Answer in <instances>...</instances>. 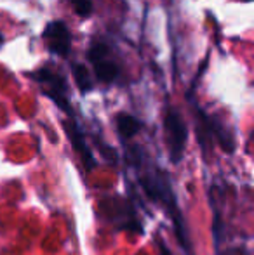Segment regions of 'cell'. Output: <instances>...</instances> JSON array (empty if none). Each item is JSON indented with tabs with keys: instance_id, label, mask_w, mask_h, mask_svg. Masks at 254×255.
I'll return each instance as SVG.
<instances>
[{
	"instance_id": "cell-1",
	"label": "cell",
	"mask_w": 254,
	"mask_h": 255,
	"mask_svg": "<svg viewBox=\"0 0 254 255\" xmlns=\"http://www.w3.org/2000/svg\"><path fill=\"white\" fill-rule=\"evenodd\" d=\"M127 158L131 160L132 165L139 168V182L143 186V191L148 195L150 200H153L155 203L162 205L167 210V214L173 217L174 228H176V236L180 240L181 247L185 250H190V240H188L187 229H185L183 219H181V212L178 208V202L174 198L173 193V184L169 181V175L159 167H143L141 158L143 151L134 146L131 149V153H127Z\"/></svg>"
},
{
	"instance_id": "cell-2",
	"label": "cell",
	"mask_w": 254,
	"mask_h": 255,
	"mask_svg": "<svg viewBox=\"0 0 254 255\" xmlns=\"http://www.w3.org/2000/svg\"><path fill=\"white\" fill-rule=\"evenodd\" d=\"M164 130H166L167 149H169V158L173 163H180L181 158L187 149L188 141V127L185 124L180 111L169 108L164 118Z\"/></svg>"
},
{
	"instance_id": "cell-3",
	"label": "cell",
	"mask_w": 254,
	"mask_h": 255,
	"mask_svg": "<svg viewBox=\"0 0 254 255\" xmlns=\"http://www.w3.org/2000/svg\"><path fill=\"white\" fill-rule=\"evenodd\" d=\"M31 77L42 85L45 94L58 104L63 111H66L68 115H73L70 103H68V84L61 73H58L56 70H51V68H40Z\"/></svg>"
},
{
	"instance_id": "cell-4",
	"label": "cell",
	"mask_w": 254,
	"mask_h": 255,
	"mask_svg": "<svg viewBox=\"0 0 254 255\" xmlns=\"http://www.w3.org/2000/svg\"><path fill=\"white\" fill-rule=\"evenodd\" d=\"M89 61L94 66V73L103 84H112L119 75V66L112 59V51L105 42H94L87 51Z\"/></svg>"
},
{
	"instance_id": "cell-5",
	"label": "cell",
	"mask_w": 254,
	"mask_h": 255,
	"mask_svg": "<svg viewBox=\"0 0 254 255\" xmlns=\"http://www.w3.org/2000/svg\"><path fill=\"white\" fill-rule=\"evenodd\" d=\"M45 47L51 54H56L59 57H66L71 51V35L68 26L63 21H52L45 26L44 35Z\"/></svg>"
},
{
	"instance_id": "cell-6",
	"label": "cell",
	"mask_w": 254,
	"mask_h": 255,
	"mask_svg": "<svg viewBox=\"0 0 254 255\" xmlns=\"http://www.w3.org/2000/svg\"><path fill=\"white\" fill-rule=\"evenodd\" d=\"M64 130H66L68 137H70L71 141V146H73V149L78 153V156H80V160L84 161V167L87 172H91L92 168L96 167V160L94 156H92L91 149H89L87 142H85V135L84 132L78 128V125L75 124V120H64Z\"/></svg>"
},
{
	"instance_id": "cell-7",
	"label": "cell",
	"mask_w": 254,
	"mask_h": 255,
	"mask_svg": "<svg viewBox=\"0 0 254 255\" xmlns=\"http://www.w3.org/2000/svg\"><path fill=\"white\" fill-rule=\"evenodd\" d=\"M117 130H119L120 137L122 139H131L141 130V122L138 120L136 117L132 115H127V113H120L117 117Z\"/></svg>"
},
{
	"instance_id": "cell-8",
	"label": "cell",
	"mask_w": 254,
	"mask_h": 255,
	"mask_svg": "<svg viewBox=\"0 0 254 255\" xmlns=\"http://www.w3.org/2000/svg\"><path fill=\"white\" fill-rule=\"evenodd\" d=\"M73 77H75V84L80 89V92L85 94V92H89L92 89V80H91V75H89L87 66L77 63L73 66Z\"/></svg>"
},
{
	"instance_id": "cell-9",
	"label": "cell",
	"mask_w": 254,
	"mask_h": 255,
	"mask_svg": "<svg viewBox=\"0 0 254 255\" xmlns=\"http://www.w3.org/2000/svg\"><path fill=\"white\" fill-rule=\"evenodd\" d=\"M70 2H71L75 12H77L78 16H82V17L91 16V12H92V2L91 0H70Z\"/></svg>"
},
{
	"instance_id": "cell-10",
	"label": "cell",
	"mask_w": 254,
	"mask_h": 255,
	"mask_svg": "<svg viewBox=\"0 0 254 255\" xmlns=\"http://www.w3.org/2000/svg\"><path fill=\"white\" fill-rule=\"evenodd\" d=\"M220 255H249L248 250L244 247H234V249H227L225 252H221Z\"/></svg>"
},
{
	"instance_id": "cell-11",
	"label": "cell",
	"mask_w": 254,
	"mask_h": 255,
	"mask_svg": "<svg viewBox=\"0 0 254 255\" xmlns=\"http://www.w3.org/2000/svg\"><path fill=\"white\" fill-rule=\"evenodd\" d=\"M159 255H173L171 254V250L167 249V243L164 242L160 236H159Z\"/></svg>"
},
{
	"instance_id": "cell-12",
	"label": "cell",
	"mask_w": 254,
	"mask_h": 255,
	"mask_svg": "<svg viewBox=\"0 0 254 255\" xmlns=\"http://www.w3.org/2000/svg\"><path fill=\"white\" fill-rule=\"evenodd\" d=\"M2 44H3V35L0 33V47H2Z\"/></svg>"
},
{
	"instance_id": "cell-13",
	"label": "cell",
	"mask_w": 254,
	"mask_h": 255,
	"mask_svg": "<svg viewBox=\"0 0 254 255\" xmlns=\"http://www.w3.org/2000/svg\"><path fill=\"white\" fill-rule=\"evenodd\" d=\"M242 2H251V0H242Z\"/></svg>"
}]
</instances>
